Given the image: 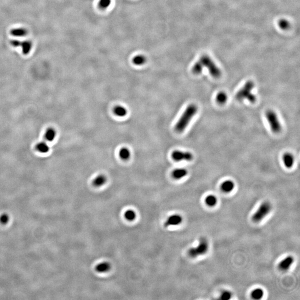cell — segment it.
<instances>
[{"label":"cell","mask_w":300,"mask_h":300,"mask_svg":"<svg viewBox=\"0 0 300 300\" xmlns=\"http://www.w3.org/2000/svg\"><path fill=\"white\" fill-rule=\"evenodd\" d=\"M279 25H280V26L283 29L287 28L289 26L288 22L285 20H282L281 21H280L279 22Z\"/></svg>","instance_id":"29"},{"label":"cell","mask_w":300,"mask_h":300,"mask_svg":"<svg viewBox=\"0 0 300 300\" xmlns=\"http://www.w3.org/2000/svg\"><path fill=\"white\" fill-rule=\"evenodd\" d=\"M266 117L273 132L278 134L281 131V125L275 111L273 110L267 111L266 112Z\"/></svg>","instance_id":"6"},{"label":"cell","mask_w":300,"mask_h":300,"mask_svg":"<svg viewBox=\"0 0 300 300\" xmlns=\"http://www.w3.org/2000/svg\"><path fill=\"white\" fill-rule=\"evenodd\" d=\"M172 158L176 161H190L193 159V155L189 152H184L178 150H175L171 155Z\"/></svg>","instance_id":"8"},{"label":"cell","mask_w":300,"mask_h":300,"mask_svg":"<svg viewBox=\"0 0 300 300\" xmlns=\"http://www.w3.org/2000/svg\"><path fill=\"white\" fill-rule=\"evenodd\" d=\"M254 84L253 81H248L244 86L236 93V98L239 101L247 100L251 103H254L256 101V96L252 93L254 88Z\"/></svg>","instance_id":"2"},{"label":"cell","mask_w":300,"mask_h":300,"mask_svg":"<svg viewBox=\"0 0 300 300\" xmlns=\"http://www.w3.org/2000/svg\"><path fill=\"white\" fill-rule=\"evenodd\" d=\"M205 202L206 204L208 206L214 207V206L216 205L218 203V199L214 195H210L206 197Z\"/></svg>","instance_id":"20"},{"label":"cell","mask_w":300,"mask_h":300,"mask_svg":"<svg viewBox=\"0 0 300 300\" xmlns=\"http://www.w3.org/2000/svg\"><path fill=\"white\" fill-rule=\"evenodd\" d=\"M294 262V257L289 256L286 257L279 263V268L283 271H286L292 266Z\"/></svg>","instance_id":"10"},{"label":"cell","mask_w":300,"mask_h":300,"mask_svg":"<svg viewBox=\"0 0 300 300\" xmlns=\"http://www.w3.org/2000/svg\"><path fill=\"white\" fill-rule=\"evenodd\" d=\"M188 174L187 170L185 169H177L172 172V176L176 180H179L185 177Z\"/></svg>","instance_id":"13"},{"label":"cell","mask_w":300,"mask_h":300,"mask_svg":"<svg viewBox=\"0 0 300 300\" xmlns=\"http://www.w3.org/2000/svg\"><path fill=\"white\" fill-rule=\"evenodd\" d=\"M37 150L41 152L46 153L49 151V146L45 142H41L37 145Z\"/></svg>","instance_id":"25"},{"label":"cell","mask_w":300,"mask_h":300,"mask_svg":"<svg viewBox=\"0 0 300 300\" xmlns=\"http://www.w3.org/2000/svg\"><path fill=\"white\" fill-rule=\"evenodd\" d=\"M9 221V216L7 214H2L0 217V222L2 224H6Z\"/></svg>","instance_id":"28"},{"label":"cell","mask_w":300,"mask_h":300,"mask_svg":"<svg viewBox=\"0 0 300 300\" xmlns=\"http://www.w3.org/2000/svg\"><path fill=\"white\" fill-rule=\"evenodd\" d=\"M272 210V205L268 201L263 202L255 212L252 217V220L255 222L258 223L262 220L264 218L269 214Z\"/></svg>","instance_id":"4"},{"label":"cell","mask_w":300,"mask_h":300,"mask_svg":"<svg viewBox=\"0 0 300 300\" xmlns=\"http://www.w3.org/2000/svg\"><path fill=\"white\" fill-rule=\"evenodd\" d=\"M124 217L126 218V220L129 221H133L135 220L136 218V214L134 210L130 209L126 211L124 214Z\"/></svg>","instance_id":"23"},{"label":"cell","mask_w":300,"mask_h":300,"mask_svg":"<svg viewBox=\"0 0 300 300\" xmlns=\"http://www.w3.org/2000/svg\"><path fill=\"white\" fill-rule=\"evenodd\" d=\"M45 136H46V139L48 141H53L56 136L55 131L53 129H49V130H47L46 132Z\"/></svg>","instance_id":"24"},{"label":"cell","mask_w":300,"mask_h":300,"mask_svg":"<svg viewBox=\"0 0 300 300\" xmlns=\"http://www.w3.org/2000/svg\"><path fill=\"white\" fill-rule=\"evenodd\" d=\"M107 182V177L104 175H99L94 178L92 181L93 185L96 187H101L104 185Z\"/></svg>","instance_id":"14"},{"label":"cell","mask_w":300,"mask_h":300,"mask_svg":"<svg viewBox=\"0 0 300 300\" xmlns=\"http://www.w3.org/2000/svg\"><path fill=\"white\" fill-rule=\"evenodd\" d=\"M10 43L12 46L15 47L21 46L22 47V53L25 55H27L30 52L32 47V43L30 41H21L19 40H13L10 41Z\"/></svg>","instance_id":"7"},{"label":"cell","mask_w":300,"mask_h":300,"mask_svg":"<svg viewBox=\"0 0 300 300\" xmlns=\"http://www.w3.org/2000/svg\"><path fill=\"white\" fill-rule=\"evenodd\" d=\"M133 63L137 66H141L145 64L146 62V58L143 55H137L135 56L132 59Z\"/></svg>","instance_id":"18"},{"label":"cell","mask_w":300,"mask_h":300,"mask_svg":"<svg viewBox=\"0 0 300 300\" xmlns=\"http://www.w3.org/2000/svg\"><path fill=\"white\" fill-rule=\"evenodd\" d=\"M99 6L102 9H106L110 6L112 3V0H100Z\"/></svg>","instance_id":"26"},{"label":"cell","mask_w":300,"mask_h":300,"mask_svg":"<svg viewBox=\"0 0 300 300\" xmlns=\"http://www.w3.org/2000/svg\"><path fill=\"white\" fill-rule=\"evenodd\" d=\"M232 297V294L230 291H225L221 294L220 299L222 300H230Z\"/></svg>","instance_id":"27"},{"label":"cell","mask_w":300,"mask_h":300,"mask_svg":"<svg viewBox=\"0 0 300 300\" xmlns=\"http://www.w3.org/2000/svg\"><path fill=\"white\" fill-rule=\"evenodd\" d=\"M209 248L208 242L205 239L200 240L199 243L196 247H192L188 250V254L192 258H196L207 252Z\"/></svg>","instance_id":"5"},{"label":"cell","mask_w":300,"mask_h":300,"mask_svg":"<svg viewBox=\"0 0 300 300\" xmlns=\"http://www.w3.org/2000/svg\"><path fill=\"white\" fill-rule=\"evenodd\" d=\"M113 112L117 116L124 117L127 114V110L123 106H116L113 108Z\"/></svg>","instance_id":"17"},{"label":"cell","mask_w":300,"mask_h":300,"mask_svg":"<svg viewBox=\"0 0 300 300\" xmlns=\"http://www.w3.org/2000/svg\"><path fill=\"white\" fill-rule=\"evenodd\" d=\"M111 269L110 263L107 262H102L99 263L95 267V270L99 273H106Z\"/></svg>","instance_id":"15"},{"label":"cell","mask_w":300,"mask_h":300,"mask_svg":"<svg viewBox=\"0 0 300 300\" xmlns=\"http://www.w3.org/2000/svg\"><path fill=\"white\" fill-rule=\"evenodd\" d=\"M283 161L285 166L288 169H290L294 165L295 159L292 154L287 152L284 155Z\"/></svg>","instance_id":"11"},{"label":"cell","mask_w":300,"mask_h":300,"mask_svg":"<svg viewBox=\"0 0 300 300\" xmlns=\"http://www.w3.org/2000/svg\"><path fill=\"white\" fill-rule=\"evenodd\" d=\"M235 183L232 181L227 180L222 184L221 186V188L224 192L229 193L232 191L235 188Z\"/></svg>","instance_id":"12"},{"label":"cell","mask_w":300,"mask_h":300,"mask_svg":"<svg viewBox=\"0 0 300 300\" xmlns=\"http://www.w3.org/2000/svg\"><path fill=\"white\" fill-rule=\"evenodd\" d=\"M264 295V292L261 288H256L253 290L251 293V297L254 300H260L263 297Z\"/></svg>","instance_id":"21"},{"label":"cell","mask_w":300,"mask_h":300,"mask_svg":"<svg viewBox=\"0 0 300 300\" xmlns=\"http://www.w3.org/2000/svg\"><path fill=\"white\" fill-rule=\"evenodd\" d=\"M119 156L123 160H127L131 156L130 151L127 147H123L119 151Z\"/></svg>","instance_id":"19"},{"label":"cell","mask_w":300,"mask_h":300,"mask_svg":"<svg viewBox=\"0 0 300 300\" xmlns=\"http://www.w3.org/2000/svg\"><path fill=\"white\" fill-rule=\"evenodd\" d=\"M183 221V218L181 215L178 214H172L167 218L164 224L165 226L168 227L170 226H178L181 224Z\"/></svg>","instance_id":"9"},{"label":"cell","mask_w":300,"mask_h":300,"mask_svg":"<svg viewBox=\"0 0 300 300\" xmlns=\"http://www.w3.org/2000/svg\"><path fill=\"white\" fill-rule=\"evenodd\" d=\"M198 108L196 104H190L187 106L175 126V130L178 133H181L186 129L191 120L196 115Z\"/></svg>","instance_id":"1"},{"label":"cell","mask_w":300,"mask_h":300,"mask_svg":"<svg viewBox=\"0 0 300 300\" xmlns=\"http://www.w3.org/2000/svg\"><path fill=\"white\" fill-rule=\"evenodd\" d=\"M27 30L24 28H13L10 31V34L16 37H22L27 35Z\"/></svg>","instance_id":"16"},{"label":"cell","mask_w":300,"mask_h":300,"mask_svg":"<svg viewBox=\"0 0 300 300\" xmlns=\"http://www.w3.org/2000/svg\"><path fill=\"white\" fill-rule=\"evenodd\" d=\"M199 62L201 64L202 68L205 67L208 69L209 72L212 76L214 78H219L221 76V71L220 69L218 68L208 56L204 55L202 56L199 59Z\"/></svg>","instance_id":"3"},{"label":"cell","mask_w":300,"mask_h":300,"mask_svg":"<svg viewBox=\"0 0 300 300\" xmlns=\"http://www.w3.org/2000/svg\"><path fill=\"white\" fill-rule=\"evenodd\" d=\"M228 96L225 92L221 91L218 93L216 96V101L219 104H225L227 101Z\"/></svg>","instance_id":"22"}]
</instances>
